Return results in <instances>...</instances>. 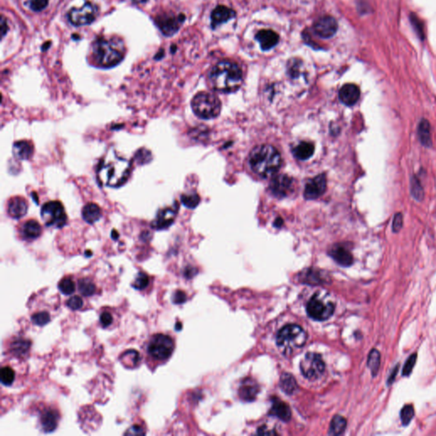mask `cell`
Segmentation results:
<instances>
[{"mask_svg":"<svg viewBox=\"0 0 436 436\" xmlns=\"http://www.w3.org/2000/svg\"><path fill=\"white\" fill-rule=\"evenodd\" d=\"M28 212V203L21 197L11 199L8 204V214L13 219H20Z\"/></svg>","mask_w":436,"mask_h":436,"instance_id":"ffe728a7","label":"cell"},{"mask_svg":"<svg viewBox=\"0 0 436 436\" xmlns=\"http://www.w3.org/2000/svg\"><path fill=\"white\" fill-rule=\"evenodd\" d=\"M147 353L150 356L157 361L169 359L174 351L172 338L165 334L153 336L147 345Z\"/></svg>","mask_w":436,"mask_h":436,"instance_id":"ba28073f","label":"cell"},{"mask_svg":"<svg viewBox=\"0 0 436 436\" xmlns=\"http://www.w3.org/2000/svg\"><path fill=\"white\" fill-rule=\"evenodd\" d=\"M411 21L413 24V28L415 29L417 34L418 36L420 37L421 39H424V31H423V22L421 21L420 19L418 18V16L415 15H411Z\"/></svg>","mask_w":436,"mask_h":436,"instance_id":"ee69618b","label":"cell"},{"mask_svg":"<svg viewBox=\"0 0 436 436\" xmlns=\"http://www.w3.org/2000/svg\"><path fill=\"white\" fill-rule=\"evenodd\" d=\"M269 189L274 196L284 198L291 194L293 189V180L287 175H279L272 180Z\"/></svg>","mask_w":436,"mask_h":436,"instance_id":"7c38bea8","label":"cell"},{"mask_svg":"<svg viewBox=\"0 0 436 436\" xmlns=\"http://www.w3.org/2000/svg\"><path fill=\"white\" fill-rule=\"evenodd\" d=\"M411 194L414 199L421 201L423 199V189L420 182L416 176L411 180Z\"/></svg>","mask_w":436,"mask_h":436,"instance_id":"8d00e7d4","label":"cell"},{"mask_svg":"<svg viewBox=\"0 0 436 436\" xmlns=\"http://www.w3.org/2000/svg\"><path fill=\"white\" fill-rule=\"evenodd\" d=\"M330 255L341 266H350L354 263V258L350 250L343 245H334L330 249Z\"/></svg>","mask_w":436,"mask_h":436,"instance_id":"ac0fdd59","label":"cell"},{"mask_svg":"<svg viewBox=\"0 0 436 436\" xmlns=\"http://www.w3.org/2000/svg\"><path fill=\"white\" fill-rule=\"evenodd\" d=\"M32 320H33L34 325L44 326L49 322L50 315H49V313L45 312V311L37 313L32 316Z\"/></svg>","mask_w":436,"mask_h":436,"instance_id":"60d3db41","label":"cell"},{"mask_svg":"<svg viewBox=\"0 0 436 436\" xmlns=\"http://www.w3.org/2000/svg\"><path fill=\"white\" fill-rule=\"evenodd\" d=\"M300 369L302 374L307 379L314 381L319 379L324 374L325 370V362L320 354L316 353H307L305 354L300 363Z\"/></svg>","mask_w":436,"mask_h":436,"instance_id":"30bf717a","label":"cell"},{"mask_svg":"<svg viewBox=\"0 0 436 436\" xmlns=\"http://www.w3.org/2000/svg\"><path fill=\"white\" fill-rule=\"evenodd\" d=\"M258 386L257 382L247 379L243 382L240 390V395L241 397L245 400H252L255 399V395H258Z\"/></svg>","mask_w":436,"mask_h":436,"instance_id":"f1b7e54d","label":"cell"},{"mask_svg":"<svg viewBox=\"0 0 436 436\" xmlns=\"http://www.w3.org/2000/svg\"><path fill=\"white\" fill-rule=\"evenodd\" d=\"M249 162L255 174L269 178L276 174L281 166V155L273 146L260 145L250 152Z\"/></svg>","mask_w":436,"mask_h":436,"instance_id":"7a4b0ae2","label":"cell"},{"mask_svg":"<svg viewBox=\"0 0 436 436\" xmlns=\"http://www.w3.org/2000/svg\"><path fill=\"white\" fill-rule=\"evenodd\" d=\"M84 302L80 296H73L67 301V307L72 310H79L83 307Z\"/></svg>","mask_w":436,"mask_h":436,"instance_id":"f6af8a7d","label":"cell"},{"mask_svg":"<svg viewBox=\"0 0 436 436\" xmlns=\"http://www.w3.org/2000/svg\"><path fill=\"white\" fill-rule=\"evenodd\" d=\"M326 188V177L325 174H320L310 179L305 186L304 196L307 199H315L321 196Z\"/></svg>","mask_w":436,"mask_h":436,"instance_id":"4fadbf2b","label":"cell"},{"mask_svg":"<svg viewBox=\"0 0 436 436\" xmlns=\"http://www.w3.org/2000/svg\"><path fill=\"white\" fill-rule=\"evenodd\" d=\"M306 341L307 334L304 330L299 325L293 324L286 325L277 334V345L284 354H292L304 346Z\"/></svg>","mask_w":436,"mask_h":436,"instance_id":"5b68a950","label":"cell"},{"mask_svg":"<svg viewBox=\"0 0 436 436\" xmlns=\"http://www.w3.org/2000/svg\"><path fill=\"white\" fill-rule=\"evenodd\" d=\"M182 203L188 208H194L199 203V197L196 194H184L181 197Z\"/></svg>","mask_w":436,"mask_h":436,"instance_id":"b9f144b4","label":"cell"},{"mask_svg":"<svg viewBox=\"0 0 436 436\" xmlns=\"http://www.w3.org/2000/svg\"><path fill=\"white\" fill-rule=\"evenodd\" d=\"M42 227L35 220H29L24 223L21 228V235L26 240H35L41 235Z\"/></svg>","mask_w":436,"mask_h":436,"instance_id":"603a6c76","label":"cell"},{"mask_svg":"<svg viewBox=\"0 0 436 436\" xmlns=\"http://www.w3.org/2000/svg\"><path fill=\"white\" fill-rule=\"evenodd\" d=\"M380 365H381L380 352L376 348H372L367 358V367L372 372L373 377L377 376V372L379 371Z\"/></svg>","mask_w":436,"mask_h":436,"instance_id":"f546056e","label":"cell"},{"mask_svg":"<svg viewBox=\"0 0 436 436\" xmlns=\"http://www.w3.org/2000/svg\"><path fill=\"white\" fill-rule=\"evenodd\" d=\"M176 216V210L167 207L158 212L155 219L152 221V227L155 229H166L172 224Z\"/></svg>","mask_w":436,"mask_h":436,"instance_id":"2e32d148","label":"cell"},{"mask_svg":"<svg viewBox=\"0 0 436 436\" xmlns=\"http://www.w3.org/2000/svg\"><path fill=\"white\" fill-rule=\"evenodd\" d=\"M149 284V277L145 273H139L137 274L136 279H135L132 287H134L135 289L143 290Z\"/></svg>","mask_w":436,"mask_h":436,"instance_id":"ab89813d","label":"cell"},{"mask_svg":"<svg viewBox=\"0 0 436 436\" xmlns=\"http://www.w3.org/2000/svg\"><path fill=\"white\" fill-rule=\"evenodd\" d=\"M13 153L18 160H28L34 153V147L28 141H19L13 144Z\"/></svg>","mask_w":436,"mask_h":436,"instance_id":"7402d4cb","label":"cell"},{"mask_svg":"<svg viewBox=\"0 0 436 436\" xmlns=\"http://www.w3.org/2000/svg\"><path fill=\"white\" fill-rule=\"evenodd\" d=\"M415 415V410L413 405H405L400 411V420L403 425L407 426L410 424Z\"/></svg>","mask_w":436,"mask_h":436,"instance_id":"d590c367","label":"cell"},{"mask_svg":"<svg viewBox=\"0 0 436 436\" xmlns=\"http://www.w3.org/2000/svg\"><path fill=\"white\" fill-rule=\"evenodd\" d=\"M184 19H185V16H183V15L179 16L178 17L164 15V16L158 17L156 22H157V25L163 34H165V35H172L177 32L179 25L184 21Z\"/></svg>","mask_w":436,"mask_h":436,"instance_id":"9a60e30c","label":"cell"},{"mask_svg":"<svg viewBox=\"0 0 436 436\" xmlns=\"http://www.w3.org/2000/svg\"><path fill=\"white\" fill-rule=\"evenodd\" d=\"M403 226V216L401 213L395 215L393 220L392 228L394 232H399Z\"/></svg>","mask_w":436,"mask_h":436,"instance_id":"c3c4849f","label":"cell"},{"mask_svg":"<svg viewBox=\"0 0 436 436\" xmlns=\"http://www.w3.org/2000/svg\"><path fill=\"white\" fill-rule=\"evenodd\" d=\"M361 96V91L357 85L347 84L343 85L339 91V98L347 106H353L356 104Z\"/></svg>","mask_w":436,"mask_h":436,"instance_id":"e0dca14e","label":"cell"},{"mask_svg":"<svg viewBox=\"0 0 436 436\" xmlns=\"http://www.w3.org/2000/svg\"><path fill=\"white\" fill-rule=\"evenodd\" d=\"M209 78L216 91L229 93L240 88L242 84V71L235 62L222 61L212 68Z\"/></svg>","mask_w":436,"mask_h":436,"instance_id":"3957f363","label":"cell"},{"mask_svg":"<svg viewBox=\"0 0 436 436\" xmlns=\"http://www.w3.org/2000/svg\"><path fill=\"white\" fill-rule=\"evenodd\" d=\"M30 345L31 343L29 341L19 338L11 343V349L16 356H22L29 352Z\"/></svg>","mask_w":436,"mask_h":436,"instance_id":"d6a6232c","label":"cell"},{"mask_svg":"<svg viewBox=\"0 0 436 436\" xmlns=\"http://www.w3.org/2000/svg\"><path fill=\"white\" fill-rule=\"evenodd\" d=\"M137 1H140V0H137Z\"/></svg>","mask_w":436,"mask_h":436,"instance_id":"11a10c76","label":"cell"},{"mask_svg":"<svg viewBox=\"0 0 436 436\" xmlns=\"http://www.w3.org/2000/svg\"><path fill=\"white\" fill-rule=\"evenodd\" d=\"M418 134L421 143L426 147H431L432 139H431L430 124L428 120L422 119L418 124Z\"/></svg>","mask_w":436,"mask_h":436,"instance_id":"83f0119b","label":"cell"},{"mask_svg":"<svg viewBox=\"0 0 436 436\" xmlns=\"http://www.w3.org/2000/svg\"><path fill=\"white\" fill-rule=\"evenodd\" d=\"M58 423V414L52 410L44 411L41 415V425L44 432L49 433L54 431Z\"/></svg>","mask_w":436,"mask_h":436,"instance_id":"d4e9b609","label":"cell"},{"mask_svg":"<svg viewBox=\"0 0 436 436\" xmlns=\"http://www.w3.org/2000/svg\"><path fill=\"white\" fill-rule=\"evenodd\" d=\"M255 39L259 42L261 49L269 50L278 44L279 35L272 30H261L255 35Z\"/></svg>","mask_w":436,"mask_h":436,"instance_id":"44dd1931","label":"cell"},{"mask_svg":"<svg viewBox=\"0 0 436 436\" xmlns=\"http://www.w3.org/2000/svg\"><path fill=\"white\" fill-rule=\"evenodd\" d=\"M60 292L64 295H71L75 292V283L71 278L66 277L58 284Z\"/></svg>","mask_w":436,"mask_h":436,"instance_id":"f35d334b","label":"cell"},{"mask_svg":"<svg viewBox=\"0 0 436 436\" xmlns=\"http://www.w3.org/2000/svg\"><path fill=\"white\" fill-rule=\"evenodd\" d=\"M335 311V304L326 293L316 292L307 302V312L315 320H326Z\"/></svg>","mask_w":436,"mask_h":436,"instance_id":"52a82bcc","label":"cell"},{"mask_svg":"<svg viewBox=\"0 0 436 436\" xmlns=\"http://www.w3.org/2000/svg\"><path fill=\"white\" fill-rule=\"evenodd\" d=\"M7 31H8V25L3 17L2 21H1V34H2V36H5Z\"/></svg>","mask_w":436,"mask_h":436,"instance_id":"f5cc1de1","label":"cell"},{"mask_svg":"<svg viewBox=\"0 0 436 436\" xmlns=\"http://www.w3.org/2000/svg\"><path fill=\"white\" fill-rule=\"evenodd\" d=\"M122 357H123L122 362L124 363L125 367H130V368L137 367V364L139 363L140 359H141L139 353L136 350H133V349L124 352Z\"/></svg>","mask_w":436,"mask_h":436,"instance_id":"836d02e7","label":"cell"},{"mask_svg":"<svg viewBox=\"0 0 436 436\" xmlns=\"http://www.w3.org/2000/svg\"><path fill=\"white\" fill-rule=\"evenodd\" d=\"M113 320H114L113 315L109 312L101 313L100 315V323L102 327H109V325H111L113 323Z\"/></svg>","mask_w":436,"mask_h":436,"instance_id":"7dc6e473","label":"cell"},{"mask_svg":"<svg viewBox=\"0 0 436 436\" xmlns=\"http://www.w3.org/2000/svg\"><path fill=\"white\" fill-rule=\"evenodd\" d=\"M191 106L194 114L204 119L216 118L221 111V102L218 97L208 92L197 94L192 100Z\"/></svg>","mask_w":436,"mask_h":436,"instance_id":"8992f818","label":"cell"},{"mask_svg":"<svg viewBox=\"0 0 436 436\" xmlns=\"http://www.w3.org/2000/svg\"><path fill=\"white\" fill-rule=\"evenodd\" d=\"M281 224H282V220L281 219L277 220V222H276V223H275V225H276V226H278V227H279V226H280V225H281Z\"/></svg>","mask_w":436,"mask_h":436,"instance_id":"db71d44e","label":"cell"},{"mask_svg":"<svg viewBox=\"0 0 436 436\" xmlns=\"http://www.w3.org/2000/svg\"><path fill=\"white\" fill-rule=\"evenodd\" d=\"M279 385L282 390L288 395H292L293 393L296 392L297 389V381L295 380L294 377L289 373L282 374Z\"/></svg>","mask_w":436,"mask_h":436,"instance_id":"4dcf8cb0","label":"cell"},{"mask_svg":"<svg viewBox=\"0 0 436 436\" xmlns=\"http://www.w3.org/2000/svg\"><path fill=\"white\" fill-rule=\"evenodd\" d=\"M235 16V12L231 9L223 6H217V8L212 11L211 16L212 28L216 29L221 24L225 23L229 21L230 19L234 18Z\"/></svg>","mask_w":436,"mask_h":436,"instance_id":"d6986e66","label":"cell"},{"mask_svg":"<svg viewBox=\"0 0 436 436\" xmlns=\"http://www.w3.org/2000/svg\"><path fill=\"white\" fill-rule=\"evenodd\" d=\"M173 302L176 304H182L184 302H186L187 296L184 292L182 291H177L173 295L172 297Z\"/></svg>","mask_w":436,"mask_h":436,"instance_id":"681fc988","label":"cell"},{"mask_svg":"<svg viewBox=\"0 0 436 436\" xmlns=\"http://www.w3.org/2000/svg\"><path fill=\"white\" fill-rule=\"evenodd\" d=\"M79 291L85 297L93 296L96 292V286L91 279H82L79 281Z\"/></svg>","mask_w":436,"mask_h":436,"instance_id":"e575fe53","label":"cell"},{"mask_svg":"<svg viewBox=\"0 0 436 436\" xmlns=\"http://www.w3.org/2000/svg\"><path fill=\"white\" fill-rule=\"evenodd\" d=\"M295 157L300 160H307L312 157L315 152V146L311 142H302L292 150Z\"/></svg>","mask_w":436,"mask_h":436,"instance_id":"484cf974","label":"cell"},{"mask_svg":"<svg viewBox=\"0 0 436 436\" xmlns=\"http://www.w3.org/2000/svg\"><path fill=\"white\" fill-rule=\"evenodd\" d=\"M271 413L273 415L276 416L277 418H280L281 420L287 421L290 420L291 418V409L286 403L283 402L281 400H274L273 402V406H272Z\"/></svg>","mask_w":436,"mask_h":436,"instance_id":"4316f807","label":"cell"},{"mask_svg":"<svg viewBox=\"0 0 436 436\" xmlns=\"http://www.w3.org/2000/svg\"><path fill=\"white\" fill-rule=\"evenodd\" d=\"M96 7L91 3H86L81 8H73L68 13V18L74 26H85L93 22L96 18Z\"/></svg>","mask_w":436,"mask_h":436,"instance_id":"8fae6325","label":"cell"},{"mask_svg":"<svg viewBox=\"0 0 436 436\" xmlns=\"http://www.w3.org/2000/svg\"><path fill=\"white\" fill-rule=\"evenodd\" d=\"M82 217L87 223L93 224L101 218V208L94 203H89L83 208Z\"/></svg>","mask_w":436,"mask_h":436,"instance_id":"cb8c5ba5","label":"cell"},{"mask_svg":"<svg viewBox=\"0 0 436 436\" xmlns=\"http://www.w3.org/2000/svg\"><path fill=\"white\" fill-rule=\"evenodd\" d=\"M94 61L99 67L109 68L119 64L124 56V44L116 39H99L93 44Z\"/></svg>","mask_w":436,"mask_h":436,"instance_id":"277c9868","label":"cell"},{"mask_svg":"<svg viewBox=\"0 0 436 436\" xmlns=\"http://www.w3.org/2000/svg\"><path fill=\"white\" fill-rule=\"evenodd\" d=\"M126 434H143L145 433L143 432V428L139 425L132 426V428H129V430L127 431Z\"/></svg>","mask_w":436,"mask_h":436,"instance_id":"f907efd6","label":"cell"},{"mask_svg":"<svg viewBox=\"0 0 436 436\" xmlns=\"http://www.w3.org/2000/svg\"><path fill=\"white\" fill-rule=\"evenodd\" d=\"M48 5V0H31L30 1V7L34 11H41L46 7Z\"/></svg>","mask_w":436,"mask_h":436,"instance_id":"bcb514c9","label":"cell"},{"mask_svg":"<svg viewBox=\"0 0 436 436\" xmlns=\"http://www.w3.org/2000/svg\"><path fill=\"white\" fill-rule=\"evenodd\" d=\"M314 30L318 36L328 39L338 31V23L332 16H324L315 22Z\"/></svg>","mask_w":436,"mask_h":436,"instance_id":"5bb4252c","label":"cell"},{"mask_svg":"<svg viewBox=\"0 0 436 436\" xmlns=\"http://www.w3.org/2000/svg\"><path fill=\"white\" fill-rule=\"evenodd\" d=\"M131 171V162L111 150L99 163L96 170L97 181L101 186L116 189L126 183Z\"/></svg>","mask_w":436,"mask_h":436,"instance_id":"6da1fadb","label":"cell"},{"mask_svg":"<svg viewBox=\"0 0 436 436\" xmlns=\"http://www.w3.org/2000/svg\"><path fill=\"white\" fill-rule=\"evenodd\" d=\"M0 379L4 385L11 386L15 380V372L10 367H4L0 372Z\"/></svg>","mask_w":436,"mask_h":436,"instance_id":"74e56055","label":"cell"},{"mask_svg":"<svg viewBox=\"0 0 436 436\" xmlns=\"http://www.w3.org/2000/svg\"><path fill=\"white\" fill-rule=\"evenodd\" d=\"M417 358H418L417 354H413L406 360L402 370V375L404 377L410 376L411 373L413 372V368H414L416 362H417Z\"/></svg>","mask_w":436,"mask_h":436,"instance_id":"7bdbcfd3","label":"cell"},{"mask_svg":"<svg viewBox=\"0 0 436 436\" xmlns=\"http://www.w3.org/2000/svg\"><path fill=\"white\" fill-rule=\"evenodd\" d=\"M41 217L47 227L61 228L67 223L64 207L59 201L47 202L42 207Z\"/></svg>","mask_w":436,"mask_h":436,"instance_id":"9c48e42d","label":"cell"},{"mask_svg":"<svg viewBox=\"0 0 436 436\" xmlns=\"http://www.w3.org/2000/svg\"><path fill=\"white\" fill-rule=\"evenodd\" d=\"M347 421L342 416H335L330 422V432L332 435H340L345 431Z\"/></svg>","mask_w":436,"mask_h":436,"instance_id":"1f68e13d","label":"cell"},{"mask_svg":"<svg viewBox=\"0 0 436 436\" xmlns=\"http://www.w3.org/2000/svg\"><path fill=\"white\" fill-rule=\"evenodd\" d=\"M399 367H400V365L398 364L397 366L394 368L393 372L390 373V377L388 378V385L392 384L394 381H395V377H396V375H397L398 373V371H399Z\"/></svg>","mask_w":436,"mask_h":436,"instance_id":"816d5d0a","label":"cell"}]
</instances>
